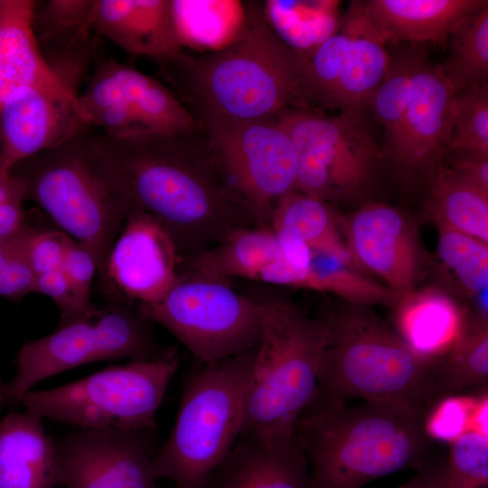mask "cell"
<instances>
[{
	"label": "cell",
	"instance_id": "40",
	"mask_svg": "<svg viewBox=\"0 0 488 488\" xmlns=\"http://www.w3.org/2000/svg\"><path fill=\"white\" fill-rule=\"evenodd\" d=\"M69 286L80 305L89 311H97L90 302V288L97 266L90 252L70 238L61 267Z\"/></svg>",
	"mask_w": 488,
	"mask_h": 488
},
{
	"label": "cell",
	"instance_id": "26",
	"mask_svg": "<svg viewBox=\"0 0 488 488\" xmlns=\"http://www.w3.org/2000/svg\"><path fill=\"white\" fill-rule=\"evenodd\" d=\"M278 254L274 230L258 225L233 231L213 247L183 261L181 267L227 282L230 278L257 280Z\"/></svg>",
	"mask_w": 488,
	"mask_h": 488
},
{
	"label": "cell",
	"instance_id": "41",
	"mask_svg": "<svg viewBox=\"0 0 488 488\" xmlns=\"http://www.w3.org/2000/svg\"><path fill=\"white\" fill-rule=\"evenodd\" d=\"M35 293L42 294L56 304L61 312V326L92 319L102 309L89 311L79 304L61 271L53 270L37 276Z\"/></svg>",
	"mask_w": 488,
	"mask_h": 488
},
{
	"label": "cell",
	"instance_id": "28",
	"mask_svg": "<svg viewBox=\"0 0 488 488\" xmlns=\"http://www.w3.org/2000/svg\"><path fill=\"white\" fill-rule=\"evenodd\" d=\"M339 221L329 202L295 191L277 203L269 226L297 236L314 252L352 266Z\"/></svg>",
	"mask_w": 488,
	"mask_h": 488
},
{
	"label": "cell",
	"instance_id": "27",
	"mask_svg": "<svg viewBox=\"0 0 488 488\" xmlns=\"http://www.w3.org/2000/svg\"><path fill=\"white\" fill-rule=\"evenodd\" d=\"M177 37L183 50L206 53L234 42L244 30L249 4L231 0H172Z\"/></svg>",
	"mask_w": 488,
	"mask_h": 488
},
{
	"label": "cell",
	"instance_id": "13",
	"mask_svg": "<svg viewBox=\"0 0 488 488\" xmlns=\"http://www.w3.org/2000/svg\"><path fill=\"white\" fill-rule=\"evenodd\" d=\"M389 50L354 2L338 31L308 58V80L320 111L368 110L389 65Z\"/></svg>",
	"mask_w": 488,
	"mask_h": 488
},
{
	"label": "cell",
	"instance_id": "47",
	"mask_svg": "<svg viewBox=\"0 0 488 488\" xmlns=\"http://www.w3.org/2000/svg\"><path fill=\"white\" fill-rule=\"evenodd\" d=\"M7 404H13L9 386L8 382H5L0 375V409Z\"/></svg>",
	"mask_w": 488,
	"mask_h": 488
},
{
	"label": "cell",
	"instance_id": "30",
	"mask_svg": "<svg viewBox=\"0 0 488 488\" xmlns=\"http://www.w3.org/2000/svg\"><path fill=\"white\" fill-rule=\"evenodd\" d=\"M264 18L286 46L307 59L341 24L340 2L334 0H267Z\"/></svg>",
	"mask_w": 488,
	"mask_h": 488
},
{
	"label": "cell",
	"instance_id": "38",
	"mask_svg": "<svg viewBox=\"0 0 488 488\" xmlns=\"http://www.w3.org/2000/svg\"><path fill=\"white\" fill-rule=\"evenodd\" d=\"M31 228L26 222L10 239L9 251L0 269V296L12 301H20L28 294L35 293L37 275L27 252Z\"/></svg>",
	"mask_w": 488,
	"mask_h": 488
},
{
	"label": "cell",
	"instance_id": "29",
	"mask_svg": "<svg viewBox=\"0 0 488 488\" xmlns=\"http://www.w3.org/2000/svg\"><path fill=\"white\" fill-rule=\"evenodd\" d=\"M427 207L435 221L488 244V192L455 175L444 163L427 183Z\"/></svg>",
	"mask_w": 488,
	"mask_h": 488
},
{
	"label": "cell",
	"instance_id": "39",
	"mask_svg": "<svg viewBox=\"0 0 488 488\" xmlns=\"http://www.w3.org/2000/svg\"><path fill=\"white\" fill-rule=\"evenodd\" d=\"M70 237L60 230L42 229L32 225L27 252L37 276L61 269Z\"/></svg>",
	"mask_w": 488,
	"mask_h": 488
},
{
	"label": "cell",
	"instance_id": "21",
	"mask_svg": "<svg viewBox=\"0 0 488 488\" xmlns=\"http://www.w3.org/2000/svg\"><path fill=\"white\" fill-rule=\"evenodd\" d=\"M92 32L126 52L159 62L183 48L172 12V0H92Z\"/></svg>",
	"mask_w": 488,
	"mask_h": 488
},
{
	"label": "cell",
	"instance_id": "17",
	"mask_svg": "<svg viewBox=\"0 0 488 488\" xmlns=\"http://www.w3.org/2000/svg\"><path fill=\"white\" fill-rule=\"evenodd\" d=\"M181 263L166 230L137 210L127 218L111 248L101 289L110 302L152 305L175 282Z\"/></svg>",
	"mask_w": 488,
	"mask_h": 488
},
{
	"label": "cell",
	"instance_id": "16",
	"mask_svg": "<svg viewBox=\"0 0 488 488\" xmlns=\"http://www.w3.org/2000/svg\"><path fill=\"white\" fill-rule=\"evenodd\" d=\"M339 221L352 264L381 280L398 299L417 289L425 258L418 230L403 212L367 202Z\"/></svg>",
	"mask_w": 488,
	"mask_h": 488
},
{
	"label": "cell",
	"instance_id": "11",
	"mask_svg": "<svg viewBox=\"0 0 488 488\" xmlns=\"http://www.w3.org/2000/svg\"><path fill=\"white\" fill-rule=\"evenodd\" d=\"M151 323L132 305L110 302L92 319L60 326L50 335L25 343L8 382L13 404L42 380L80 365L122 358L155 361L176 357L171 348L158 343Z\"/></svg>",
	"mask_w": 488,
	"mask_h": 488
},
{
	"label": "cell",
	"instance_id": "46",
	"mask_svg": "<svg viewBox=\"0 0 488 488\" xmlns=\"http://www.w3.org/2000/svg\"><path fill=\"white\" fill-rule=\"evenodd\" d=\"M469 430L488 436V396L486 391L477 396Z\"/></svg>",
	"mask_w": 488,
	"mask_h": 488
},
{
	"label": "cell",
	"instance_id": "42",
	"mask_svg": "<svg viewBox=\"0 0 488 488\" xmlns=\"http://www.w3.org/2000/svg\"><path fill=\"white\" fill-rule=\"evenodd\" d=\"M446 165L465 182L488 192V157L455 152Z\"/></svg>",
	"mask_w": 488,
	"mask_h": 488
},
{
	"label": "cell",
	"instance_id": "22",
	"mask_svg": "<svg viewBox=\"0 0 488 488\" xmlns=\"http://www.w3.org/2000/svg\"><path fill=\"white\" fill-rule=\"evenodd\" d=\"M36 1L0 0V110L15 92L45 88L77 94L47 61L33 28Z\"/></svg>",
	"mask_w": 488,
	"mask_h": 488
},
{
	"label": "cell",
	"instance_id": "36",
	"mask_svg": "<svg viewBox=\"0 0 488 488\" xmlns=\"http://www.w3.org/2000/svg\"><path fill=\"white\" fill-rule=\"evenodd\" d=\"M450 444L448 488H487L488 436L469 430Z\"/></svg>",
	"mask_w": 488,
	"mask_h": 488
},
{
	"label": "cell",
	"instance_id": "32",
	"mask_svg": "<svg viewBox=\"0 0 488 488\" xmlns=\"http://www.w3.org/2000/svg\"><path fill=\"white\" fill-rule=\"evenodd\" d=\"M92 0H48L36 3L33 28L40 46L48 45L54 62L91 48L89 24Z\"/></svg>",
	"mask_w": 488,
	"mask_h": 488
},
{
	"label": "cell",
	"instance_id": "9",
	"mask_svg": "<svg viewBox=\"0 0 488 488\" xmlns=\"http://www.w3.org/2000/svg\"><path fill=\"white\" fill-rule=\"evenodd\" d=\"M179 367L176 357L110 366L18 399L40 417L82 429L156 430L155 413Z\"/></svg>",
	"mask_w": 488,
	"mask_h": 488
},
{
	"label": "cell",
	"instance_id": "23",
	"mask_svg": "<svg viewBox=\"0 0 488 488\" xmlns=\"http://www.w3.org/2000/svg\"><path fill=\"white\" fill-rule=\"evenodd\" d=\"M488 5L486 0H370L367 19L386 45L446 47L448 33L462 17Z\"/></svg>",
	"mask_w": 488,
	"mask_h": 488
},
{
	"label": "cell",
	"instance_id": "45",
	"mask_svg": "<svg viewBox=\"0 0 488 488\" xmlns=\"http://www.w3.org/2000/svg\"><path fill=\"white\" fill-rule=\"evenodd\" d=\"M26 196L25 184L17 174L0 175V206L23 202Z\"/></svg>",
	"mask_w": 488,
	"mask_h": 488
},
{
	"label": "cell",
	"instance_id": "1",
	"mask_svg": "<svg viewBox=\"0 0 488 488\" xmlns=\"http://www.w3.org/2000/svg\"><path fill=\"white\" fill-rule=\"evenodd\" d=\"M101 136L137 210L166 230L182 263L235 230L259 225L230 183L202 129L122 139Z\"/></svg>",
	"mask_w": 488,
	"mask_h": 488
},
{
	"label": "cell",
	"instance_id": "14",
	"mask_svg": "<svg viewBox=\"0 0 488 488\" xmlns=\"http://www.w3.org/2000/svg\"><path fill=\"white\" fill-rule=\"evenodd\" d=\"M423 46L416 45L408 98L392 144L382 152L384 164L411 186L427 184L445 159L454 123L455 93Z\"/></svg>",
	"mask_w": 488,
	"mask_h": 488
},
{
	"label": "cell",
	"instance_id": "19",
	"mask_svg": "<svg viewBox=\"0 0 488 488\" xmlns=\"http://www.w3.org/2000/svg\"><path fill=\"white\" fill-rule=\"evenodd\" d=\"M115 98L129 108L147 134L185 135L201 129L167 86L110 59L98 64L79 99L85 108L91 109Z\"/></svg>",
	"mask_w": 488,
	"mask_h": 488
},
{
	"label": "cell",
	"instance_id": "48",
	"mask_svg": "<svg viewBox=\"0 0 488 488\" xmlns=\"http://www.w3.org/2000/svg\"><path fill=\"white\" fill-rule=\"evenodd\" d=\"M10 239H0V269L6 258V256L9 251Z\"/></svg>",
	"mask_w": 488,
	"mask_h": 488
},
{
	"label": "cell",
	"instance_id": "35",
	"mask_svg": "<svg viewBox=\"0 0 488 488\" xmlns=\"http://www.w3.org/2000/svg\"><path fill=\"white\" fill-rule=\"evenodd\" d=\"M455 152L488 157V83L470 87L455 96L447 154Z\"/></svg>",
	"mask_w": 488,
	"mask_h": 488
},
{
	"label": "cell",
	"instance_id": "43",
	"mask_svg": "<svg viewBox=\"0 0 488 488\" xmlns=\"http://www.w3.org/2000/svg\"><path fill=\"white\" fill-rule=\"evenodd\" d=\"M397 488H448L446 461L437 458Z\"/></svg>",
	"mask_w": 488,
	"mask_h": 488
},
{
	"label": "cell",
	"instance_id": "34",
	"mask_svg": "<svg viewBox=\"0 0 488 488\" xmlns=\"http://www.w3.org/2000/svg\"><path fill=\"white\" fill-rule=\"evenodd\" d=\"M488 378V321L466 313L463 330L442 360L438 385L443 398Z\"/></svg>",
	"mask_w": 488,
	"mask_h": 488
},
{
	"label": "cell",
	"instance_id": "44",
	"mask_svg": "<svg viewBox=\"0 0 488 488\" xmlns=\"http://www.w3.org/2000/svg\"><path fill=\"white\" fill-rule=\"evenodd\" d=\"M22 202L0 206V239H9L17 234L26 223Z\"/></svg>",
	"mask_w": 488,
	"mask_h": 488
},
{
	"label": "cell",
	"instance_id": "20",
	"mask_svg": "<svg viewBox=\"0 0 488 488\" xmlns=\"http://www.w3.org/2000/svg\"><path fill=\"white\" fill-rule=\"evenodd\" d=\"M205 488H312L305 455L292 435L239 436Z\"/></svg>",
	"mask_w": 488,
	"mask_h": 488
},
{
	"label": "cell",
	"instance_id": "3",
	"mask_svg": "<svg viewBox=\"0 0 488 488\" xmlns=\"http://www.w3.org/2000/svg\"><path fill=\"white\" fill-rule=\"evenodd\" d=\"M423 421L418 412L391 403L310 404L295 434L312 488H363L379 477L427 467L436 458Z\"/></svg>",
	"mask_w": 488,
	"mask_h": 488
},
{
	"label": "cell",
	"instance_id": "49",
	"mask_svg": "<svg viewBox=\"0 0 488 488\" xmlns=\"http://www.w3.org/2000/svg\"><path fill=\"white\" fill-rule=\"evenodd\" d=\"M1 488V487H0Z\"/></svg>",
	"mask_w": 488,
	"mask_h": 488
},
{
	"label": "cell",
	"instance_id": "18",
	"mask_svg": "<svg viewBox=\"0 0 488 488\" xmlns=\"http://www.w3.org/2000/svg\"><path fill=\"white\" fill-rule=\"evenodd\" d=\"M77 94L26 88L0 110V175L29 158L89 132Z\"/></svg>",
	"mask_w": 488,
	"mask_h": 488
},
{
	"label": "cell",
	"instance_id": "4",
	"mask_svg": "<svg viewBox=\"0 0 488 488\" xmlns=\"http://www.w3.org/2000/svg\"><path fill=\"white\" fill-rule=\"evenodd\" d=\"M325 316L326 345L310 404L359 398L404 406L425 418L442 399L444 358L414 351L369 306L347 303Z\"/></svg>",
	"mask_w": 488,
	"mask_h": 488
},
{
	"label": "cell",
	"instance_id": "37",
	"mask_svg": "<svg viewBox=\"0 0 488 488\" xmlns=\"http://www.w3.org/2000/svg\"><path fill=\"white\" fill-rule=\"evenodd\" d=\"M476 399L477 396L449 395L436 402L423 421L427 436L452 443L469 431Z\"/></svg>",
	"mask_w": 488,
	"mask_h": 488
},
{
	"label": "cell",
	"instance_id": "8",
	"mask_svg": "<svg viewBox=\"0 0 488 488\" xmlns=\"http://www.w3.org/2000/svg\"><path fill=\"white\" fill-rule=\"evenodd\" d=\"M367 111L292 109L275 118L295 148L296 191L330 203L369 190L384 160Z\"/></svg>",
	"mask_w": 488,
	"mask_h": 488
},
{
	"label": "cell",
	"instance_id": "33",
	"mask_svg": "<svg viewBox=\"0 0 488 488\" xmlns=\"http://www.w3.org/2000/svg\"><path fill=\"white\" fill-rule=\"evenodd\" d=\"M436 225L439 259L475 299L474 314L488 318V244L443 224Z\"/></svg>",
	"mask_w": 488,
	"mask_h": 488
},
{
	"label": "cell",
	"instance_id": "2",
	"mask_svg": "<svg viewBox=\"0 0 488 488\" xmlns=\"http://www.w3.org/2000/svg\"><path fill=\"white\" fill-rule=\"evenodd\" d=\"M156 63L187 109L243 121L271 120L292 109L320 111L310 89L308 59L279 40L258 4H249L247 24L229 46L201 54L182 50Z\"/></svg>",
	"mask_w": 488,
	"mask_h": 488
},
{
	"label": "cell",
	"instance_id": "31",
	"mask_svg": "<svg viewBox=\"0 0 488 488\" xmlns=\"http://www.w3.org/2000/svg\"><path fill=\"white\" fill-rule=\"evenodd\" d=\"M446 47L448 54L438 65L455 94L487 83L488 5L459 19L448 33Z\"/></svg>",
	"mask_w": 488,
	"mask_h": 488
},
{
	"label": "cell",
	"instance_id": "15",
	"mask_svg": "<svg viewBox=\"0 0 488 488\" xmlns=\"http://www.w3.org/2000/svg\"><path fill=\"white\" fill-rule=\"evenodd\" d=\"M156 430L81 429L55 440L66 488H156Z\"/></svg>",
	"mask_w": 488,
	"mask_h": 488
},
{
	"label": "cell",
	"instance_id": "7",
	"mask_svg": "<svg viewBox=\"0 0 488 488\" xmlns=\"http://www.w3.org/2000/svg\"><path fill=\"white\" fill-rule=\"evenodd\" d=\"M255 350L204 363L188 377L174 428L152 460L156 480L205 488L240 435Z\"/></svg>",
	"mask_w": 488,
	"mask_h": 488
},
{
	"label": "cell",
	"instance_id": "5",
	"mask_svg": "<svg viewBox=\"0 0 488 488\" xmlns=\"http://www.w3.org/2000/svg\"><path fill=\"white\" fill-rule=\"evenodd\" d=\"M52 221L92 255L102 286L111 248L137 211L101 135L90 132L42 152L13 170Z\"/></svg>",
	"mask_w": 488,
	"mask_h": 488
},
{
	"label": "cell",
	"instance_id": "12",
	"mask_svg": "<svg viewBox=\"0 0 488 488\" xmlns=\"http://www.w3.org/2000/svg\"><path fill=\"white\" fill-rule=\"evenodd\" d=\"M188 110L257 222L269 226L280 200L296 191V155L286 132L275 119L243 121Z\"/></svg>",
	"mask_w": 488,
	"mask_h": 488
},
{
	"label": "cell",
	"instance_id": "6",
	"mask_svg": "<svg viewBox=\"0 0 488 488\" xmlns=\"http://www.w3.org/2000/svg\"><path fill=\"white\" fill-rule=\"evenodd\" d=\"M326 340V316L312 318L288 302L264 301L239 436L295 434L314 396Z\"/></svg>",
	"mask_w": 488,
	"mask_h": 488
},
{
	"label": "cell",
	"instance_id": "24",
	"mask_svg": "<svg viewBox=\"0 0 488 488\" xmlns=\"http://www.w3.org/2000/svg\"><path fill=\"white\" fill-rule=\"evenodd\" d=\"M61 483L55 440L34 412H12L0 421V487L53 488Z\"/></svg>",
	"mask_w": 488,
	"mask_h": 488
},
{
	"label": "cell",
	"instance_id": "10",
	"mask_svg": "<svg viewBox=\"0 0 488 488\" xmlns=\"http://www.w3.org/2000/svg\"><path fill=\"white\" fill-rule=\"evenodd\" d=\"M136 309L201 361L212 363L257 347L264 301L240 295L227 281L184 269L159 301Z\"/></svg>",
	"mask_w": 488,
	"mask_h": 488
},
{
	"label": "cell",
	"instance_id": "25",
	"mask_svg": "<svg viewBox=\"0 0 488 488\" xmlns=\"http://www.w3.org/2000/svg\"><path fill=\"white\" fill-rule=\"evenodd\" d=\"M398 334L417 352L443 359L459 337L466 311L441 289L418 288L395 304Z\"/></svg>",
	"mask_w": 488,
	"mask_h": 488
}]
</instances>
